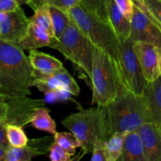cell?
Segmentation results:
<instances>
[{"mask_svg": "<svg viewBox=\"0 0 161 161\" xmlns=\"http://www.w3.org/2000/svg\"><path fill=\"white\" fill-rule=\"evenodd\" d=\"M30 21L46 31L51 38H54L53 22L50 14V6L42 5L34 10V14L30 17Z\"/></svg>", "mask_w": 161, "mask_h": 161, "instance_id": "cell-19", "label": "cell"}, {"mask_svg": "<svg viewBox=\"0 0 161 161\" xmlns=\"http://www.w3.org/2000/svg\"><path fill=\"white\" fill-rule=\"evenodd\" d=\"M8 113H9V105L6 100V95L1 94H0V122H5L6 124Z\"/></svg>", "mask_w": 161, "mask_h": 161, "instance_id": "cell-31", "label": "cell"}, {"mask_svg": "<svg viewBox=\"0 0 161 161\" xmlns=\"http://www.w3.org/2000/svg\"><path fill=\"white\" fill-rule=\"evenodd\" d=\"M50 112L48 108L44 106L36 108L31 116L30 124L37 130L54 135L57 132V125L50 116Z\"/></svg>", "mask_w": 161, "mask_h": 161, "instance_id": "cell-18", "label": "cell"}, {"mask_svg": "<svg viewBox=\"0 0 161 161\" xmlns=\"http://www.w3.org/2000/svg\"><path fill=\"white\" fill-rule=\"evenodd\" d=\"M30 19L21 7L13 11L0 13V38L14 45H18L25 36Z\"/></svg>", "mask_w": 161, "mask_h": 161, "instance_id": "cell-8", "label": "cell"}, {"mask_svg": "<svg viewBox=\"0 0 161 161\" xmlns=\"http://www.w3.org/2000/svg\"><path fill=\"white\" fill-rule=\"evenodd\" d=\"M102 108L106 141L115 132L138 130L145 123H152L142 95L131 91H127L119 94Z\"/></svg>", "mask_w": 161, "mask_h": 161, "instance_id": "cell-1", "label": "cell"}, {"mask_svg": "<svg viewBox=\"0 0 161 161\" xmlns=\"http://www.w3.org/2000/svg\"><path fill=\"white\" fill-rule=\"evenodd\" d=\"M72 156L62 149L56 142L52 143L49 153V159L51 161H69Z\"/></svg>", "mask_w": 161, "mask_h": 161, "instance_id": "cell-28", "label": "cell"}, {"mask_svg": "<svg viewBox=\"0 0 161 161\" xmlns=\"http://www.w3.org/2000/svg\"><path fill=\"white\" fill-rule=\"evenodd\" d=\"M28 58L33 69L44 73H50L63 67L61 61L37 50H29Z\"/></svg>", "mask_w": 161, "mask_h": 161, "instance_id": "cell-17", "label": "cell"}, {"mask_svg": "<svg viewBox=\"0 0 161 161\" xmlns=\"http://www.w3.org/2000/svg\"><path fill=\"white\" fill-rule=\"evenodd\" d=\"M20 6V5L15 0H0V13L13 11Z\"/></svg>", "mask_w": 161, "mask_h": 161, "instance_id": "cell-32", "label": "cell"}, {"mask_svg": "<svg viewBox=\"0 0 161 161\" xmlns=\"http://www.w3.org/2000/svg\"><path fill=\"white\" fill-rule=\"evenodd\" d=\"M159 69H160V75L161 76V49L159 50Z\"/></svg>", "mask_w": 161, "mask_h": 161, "instance_id": "cell-37", "label": "cell"}, {"mask_svg": "<svg viewBox=\"0 0 161 161\" xmlns=\"http://www.w3.org/2000/svg\"><path fill=\"white\" fill-rule=\"evenodd\" d=\"M119 161H147L144 145L138 130L128 132Z\"/></svg>", "mask_w": 161, "mask_h": 161, "instance_id": "cell-15", "label": "cell"}, {"mask_svg": "<svg viewBox=\"0 0 161 161\" xmlns=\"http://www.w3.org/2000/svg\"><path fill=\"white\" fill-rule=\"evenodd\" d=\"M80 0H31L28 6L35 10L42 5L53 6L63 11H67L73 6L80 4Z\"/></svg>", "mask_w": 161, "mask_h": 161, "instance_id": "cell-26", "label": "cell"}, {"mask_svg": "<svg viewBox=\"0 0 161 161\" xmlns=\"http://www.w3.org/2000/svg\"><path fill=\"white\" fill-rule=\"evenodd\" d=\"M107 14L108 22L113 27L119 42L127 40L131 34L130 21L121 13L115 0L107 1Z\"/></svg>", "mask_w": 161, "mask_h": 161, "instance_id": "cell-14", "label": "cell"}, {"mask_svg": "<svg viewBox=\"0 0 161 161\" xmlns=\"http://www.w3.org/2000/svg\"><path fill=\"white\" fill-rule=\"evenodd\" d=\"M0 94H1V93H0Z\"/></svg>", "mask_w": 161, "mask_h": 161, "instance_id": "cell-38", "label": "cell"}, {"mask_svg": "<svg viewBox=\"0 0 161 161\" xmlns=\"http://www.w3.org/2000/svg\"><path fill=\"white\" fill-rule=\"evenodd\" d=\"M91 161H108L106 148H105V142L97 138L95 141L93 147L92 156L91 158Z\"/></svg>", "mask_w": 161, "mask_h": 161, "instance_id": "cell-27", "label": "cell"}, {"mask_svg": "<svg viewBox=\"0 0 161 161\" xmlns=\"http://www.w3.org/2000/svg\"><path fill=\"white\" fill-rule=\"evenodd\" d=\"M133 1H134V3H135V4L136 5V6H138V7L140 8V9H142V10L144 11L145 13H146V15H147L148 17H149V18H150L151 20H152L153 21L154 23H155L156 25H157V26H158V28H160V31H161V23H160V21H159V20H157V19H156L155 17H154L153 16L152 14H151L150 13H149V11L148 10L147 8H146V6H145V4H144V3H143L142 0H133Z\"/></svg>", "mask_w": 161, "mask_h": 161, "instance_id": "cell-34", "label": "cell"}, {"mask_svg": "<svg viewBox=\"0 0 161 161\" xmlns=\"http://www.w3.org/2000/svg\"><path fill=\"white\" fill-rule=\"evenodd\" d=\"M151 14L161 23V0H142Z\"/></svg>", "mask_w": 161, "mask_h": 161, "instance_id": "cell-30", "label": "cell"}, {"mask_svg": "<svg viewBox=\"0 0 161 161\" xmlns=\"http://www.w3.org/2000/svg\"><path fill=\"white\" fill-rule=\"evenodd\" d=\"M49 47L61 52L91 80L93 69L92 43L72 20L59 39L51 38Z\"/></svg>", "mask_w": 161, "mask_h": 161, "instance_id": "cell-6", "label": "cell"}, {"mask_svg": "<svg viewBox=\"0 0 161 161\" xmlns=\"http://www.w3.org/2000/svg\"><path fill=\"white\" fill-rule=\"evenodd\" d=\"M54 137L46 136L28 140L23 147L9 146L6 149L4 161H31L34 157L46 156L50 153Z\"/></svg>", "mask_w": 161, "mask_h": 161, "instance_id": "cell-10", "label": "cell"}, {"mask_svg": "<svg viewBox=\"0 0 161 161\" xmlns=\"http://www.w3.org/2000/svg\"><path fill=\"white\" fill-rule=\"evenodd\" d=\"M52 72L60 80L64 89L67 92L74 96H78L80 94V89L78 83L75 82L73 77L69 73V72L64 67L61 68L58 70L53 71Z\"/></svg>", "mask_w": 161, "mask_h": 161, "instance_id": "cell-25", "label": "cell"}, {"mask_svg": "<svg viewBox=\"0 0 161 161\" xmlns=\"http://www.w3.org/2000/svg\"><path fill=\"white\" fill-rule=\"evenodd\" d=\"M61 124L78 138L81 143L83 154L92 152L94 142L97 138L106 142L102 106L72 113L66 116L61 121Z\"/></svg>", "mask_w": 161, "mask_h": 161, "instance_id": "cell-5", "label": "cell"}, {"mask_svg": "<svg viewBox=\"0 0 161 161\" xmlns=\"http://www.w3.org/2000/svg\"><path fill=\"white\" fill-rule=\"evenodd\" d=\"M128 132H115L105 142L108 161H117L119 160L123 153L124 144Z\"/></svg>", "mask_w": 161, "mask_h": 161, "instance_id": "cell-20", "label": "cell"}, {"mask_svg": "<svg viewBox=\"0 0 161 161\" xmlns=\"http://www.w3.org/2000/svg\"><path fill=\"white\" fill-rule=\"evenodd\" d=\"M92 103L105 106L125 92L119 72L108 53L92 44Z\"/></svg>", "mask_w": 161, "mask_h": 161, "instance_id": "cell-4", "label": "cell"}, {"mask_svg": "<svg viewBox=\"0 0 161 161\" xmlns=\"http://www.w3.org/2000/svg\"><path fill=\"white\" fill-rule=\"evenodd\" d=\"M147 161H161V130L153 123H145L138 130Z\"/></svg>", "mask_w": 161, "mask_h": 161, "instance_id": "cell-12", "label": "cell"}, {"mask_svg": "<svg viewBox=\"0 0 161 161\" xmlns=\"http://www.w3.org/2000/svg\"><path fill=\"white\" fill-rule=\"evenodd\" d=\"M0 93H1V92H0Z\"/></svg>", "mask_w": 161, "mask_h": 161, "instance_id": "cell-40", "label": "cell"}, {"mask_svg": "<svg viewBox=\"0 0 161 161\" xmlns=\"http://www.w3.org/2000/svg\"><path fill=\"white\" fill-rule=\"evenodd\" d=\"M65 12L91 43L109 54L119 70L123 82L119 41L111 25L86 10L80 4Z\"/></svg>", "mask_w": 161, "mask_h": 161, "instance_id": "cell-3", "label": "cell"}, {"mask_svg": "<svg viewBox=\"0 0 161 161\" xmlns=\"http://www.w3.org/2000/svg\"><path fill=\"white\" fill-rule=\"evenodd\" d=\"M23 127L13 124H7L6 135L10 146L13 147H23L28 142V138L24 131Z\"/></svg>", "mask_w": 161, "mask_h": 161, "instance_id": "cell-24", "label": "cell"}, {"mask_svg": "<svg viewBox=\"0 0 161 161\" xmlns=\"http://www.w3.org/2000/svg\"><path fill=\"white\" fill-rule=\"evenodd\" d=\"M130 39L135 42H148L161 49V31L146 13L135 4L131 20Z\"/></svg>", "mask_w": 161, "mask_h": 161, "instance_id": "cell-9", "label": "cell"}, {"mask_svg": "<svg viewBox=\"0 0 161 161\" xmlns=\"http://www.w3.org/2000/svg\"><path fill=\"white\" fill-rule=\"evenodd\" d=\"M119 50L122 78L126 91L142 95L147 81L134 50V41L130 37L127 40L119 42Z\"/></svg>", "mask_w": 161, "mask_h": 161, "instance_id": "cell-7", "label": "cell"}, {"mask_svg": "<svg viewBox=\"0 0 161 161\" xmlns=\"http://www.w3.org/2000/svg\"><path fill=\"white\" fill-rule=\"evenodd\" d=\"M142 97L152 123L161 130V76L153 82H147Z\"/></svg>", "mask_w": 161, "mask_h": 161, "instance_id": "cell-13", "label": "cell"}, {"mask_svg": "<svg viewBox=\"0 0 161 161\" xmlns=\"http://www.w3.org/2000/svg\"><path fill=\"white\" fill-rule=\"evenodd\" d=\"M6 126H7V124L5 122H0V146L7 149L10 146V145H9L7 139Z\"/></svg>", "mask_w": 161, "mask_h": 161, "instance_id": "cell-33", "label": "cell"}, {"mask_svg": "<svg viewBox=\"0 0 161 161\" xmlns=\"http://www.w3.org/2000/svg\"><path fill=\"white\" fill-rule=\"evenodd\" d=\"M54 141L71 156L75 154L77 148L81 147V143L72 132H56Z\"/></svg>", "mask_w": 161, "mask_h": 161, "instance_id": "cell-22", "label": "cell"}, {"mask_svg": "<svg viewBox=\"0 0 161 161\" xmlns=\"http://www.w3.org/2000/svg\"><path fill=\"white\" fill-rule=\"evenodd\" d=\"M107 1L108 0H80V5L86 10L109 23L107 14Z\"/></svg>", "mask_w": 161, "mask_h": 161, "instance_id": "cell-23", "label": "cell"}, {"mask_svg": "<svg viewBox=\"0 0 161 161\" xmlns=\"http://www.w3.org/2000/svg\"><path fill=\"white\" fill-rule=\"evenodd\" d=\"M0 28H1V27H0Z\"/></svg>", "mask_w": 161, "mask_h": 161, "instance_id": "cell-39", "label": "cell"}, {"mask_svg": "<svg viewBox=\"0 0 161 161\" xmlns=\"http://www.w3.org/2000/svg\"><path fill=\"white\" fill-rule=\"evenodd\" d=\"M51 37L44 30L30 21L27 32L17 47L23 50H37V48L49 47Z\"/></svg>", "mask_w": 161, "mask_h": 161, "instance_id": "cell-16", "label": "cell"}, {"mask_svg": "<svg viewBox=\"0 0 161 161\" xmlns=\"http://www.w3.org/2000/svg\"><path fill=\"white\" fill-rule=\"evenodd\" d=\"M15 1L17 2L20 5H28V6L31 0H15Z\"/></svg>", "mask_w": 161, "mask_h": 161, "instance_id": "cell-36", "label": "cell"}, {"mask_svg": "<svg viewBox=\"0 0 161 161\" xmlns=\"http://www.w3.org/2000/svg\"><path fill=\"white\" fill-rule=\"evenodd\" d=\"M50 10L53 22L54 38L59 39L71 23L72 19L68 15L67 13L56 7L50 6Z\"/></svg>", "mask_w": 161, "mask_h": 161, "instance_id": "cell-21", "label": "cell"}, {"mask_svg": "<svg viewBox=\"0 0 161 161\" xmlns=\"http://www.w3.org/2000/svg\"><path fill=\"white\" fill-rule=\"evenodd\" d=\"M134 50L146 81L153 82L159 78L160 76L159 69L160 49L148 42H134Z\"/></svg>", "mask_w": 161, "mask_h": 161, "instance_id": "cell-11", "label": "cell"}, {"mask_svg": "<svg viewBox=\"0 0 161 161\" xmlns=\"http://www.w3.org/2000/svg\"><path fill=\"white\" fill-rule=\"evenodd\" d=\"M33 68L29 58L17 45L0 38V92L12 96H29Z\"/></svg>", "mask_w": 161, "mask_h": 161, "instance_id": "cell-2", "label": "cell"}, {"mask_svg": "<svg viewBox=\"0 0 161 161\" xmlns=\"http://www.w3.org/2000/svg\"><path fill=\"white\" fill-rule=\"evenodd\" d=\"M115 3L117 5L121 13L130 21L133 17L135 8L133 0H115Z\"/></svg>", "mask_w": 161, "mask_h": 161, "instance_id": "cell-29", "label": "cell"}, {"mask_svg": "<svg viewBox=\"0 0 161 161\" xmlns=\"http://www.w3.org/2000/svg\"><path fill=\"white\" fill-rule=\"evenodd\" d=\"M6 153V149L0 146V161H3V160L4 161Z\"/></svg>", "mask_w": 161, "mask_h": 161, "instance_id": "cell-35", "label": "cell"}]
</instances>
